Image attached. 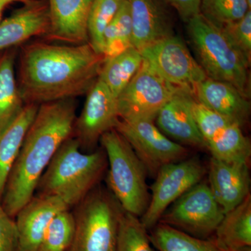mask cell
<instances>
[{
  "label": "cell",
  "instance_id": "31",
  "mask_svg": "<svg viewBox=\"0 0 251 251\" xmlns=\"http://www.w3.org/2000/svg\"><path fill=\"white\" fill-rule=\"evenodd\" d=\"M191 106L195 121L206 145L226 127L234 124L193 98Z\"/></svg>",
  "mask_w": 251,
  "mask_h": 251
},
{
  "label": "cell",
  "instance_id": "29",
  "mask_svg": "<svg viewBox=\"0 0 251 251\" xmlns=\"http://www.w3.org/2000/svg\"><path fill=\"white\" fill-rule=\"evenodd\" d=\"M75 230L72 211L66 210L57 214L48 227L36 251H68Z\"/></svg>",
  "mask_w": 251,
  "mask_h": 251
},
{
  "label": "cell",
  "instance_id": "33",
  "mask_svg": "<svg viewBox=\"0 0 251 251\" xmlns=\"http://www.w3.org/2000/svg\"><path fill=\"white\" fill-rule=\"evenodd\" d=\"M17 232L14 219L8 215L0 201V251H16Z\"/></svg>",
  "mask_w": 251,
  "mask_h": 251
},
{
  "label": "cell",
  "instance_id": "19",
  "mask_svg": "<svg viewBox=\"0 0 251 251\" xmlns=\"http://www.w3.org/2000/svg\"><path fill=\"white\" fill-rule=\"evenodd\" d=\"M49 29L48 4L44 0L27 3L0 22V51L19 45L34 36L47 35Z\"/></svg>",
  "mask_w": 251,
  "mask_h": 251
},
{
  "label": "cell",
  "instance_id": "5",
  "mask_svg": "<svg viewBox=\"0 0 251 251\" xmlns=\"http://www.w3.org/2000/svg\"><path fill=\"white\" fill-rule=\"evenodd\" d=\"M99 143L108 159L109 191L124 210L141 217L150 201L146 168L128 142L116 129L104 133Z\"/></svg>",
  "mask_w": 251,
  "mask_h": 251
},
{
  "label": "cell",
  "instance_id": "36",
  "mask_svg": "<svg viewBox=\"0 0 251 251\" xmlns=\"http://www.w3.org/2000/svg\"><path fill=\"white\" fill-rule=\"evenodd\" d=\"M236 251H251V247H245L241 248Z\"/></svg>",
  "mask_w": 251,
  "mask_h": 251
},
{
  "label": "cell",
  "instance_id": "21",
  "mask_svg": "<svg viewBox=\"0 0 251 251\" xmlns=\"http://www.w3.org/2000/svg\"><path fill=\"white\" fill-rule=\"evenodd\" d=\"M214 237L225 249L236 251L251 247V196L226 213L216 229Z\"/></svg>",
  "mask_w": 251,
  "mask_h": 251
},
{
  "label": "cell",
  "instance_id": "15",
  "mask_svg": "<svg viewBox=\"0 0 251 251\" xmlns=\"http://www.w3.org/2000/svg\"><path fill=\"white\" fill-rule=\"evenodd\" d=\"M208 184L225 214L228 212L251 194L249 162L224 161L211 157Z\"/></svg>",
  "mask_w": 251,
  "mask_h": 251
},
{
  "label": "cell",
  "instance_id": "10",
  "mask_svg": "<svg viewBox=\"0 0 251 251\" xmlns=\"http://www.w3.org/2000/svg\"><path fill=\"white\" fill-rule=\"evenodd\" d=\"M177 92L143 59L138 72L117 98L120 120L154 121L162 107Z\"/></svg>",
  "mask_w": 251,
  "mask_h": 251
},
{
  "label": "cell",
  "instance_id": "18",
  "mask_svg": "<svg viewBox=\"0 0 251 251\" xmlns=\"http://www.w3.org/2000/svg\"><path fill=\"white\" fill-rule=\"evenodd\" d=\"M193 99L242 128L249 122L250 99L228 82L206 77L198 86Z\"/></svg>",
  "mask_w": 251,
  "mask_h": 251
},
{
  "label": "cell",
  "instance_id": "14",
  "mask_svg": "<svg viewBox=\"0 0 251 251\" xmlns=\"http://www.w3.org/2000/svg\"><path fill=\"white\" fill-rule=\"evenodd\" d=\"M132 46L141 52L156 41L174 35L171 5L166 0H128Z\"/></svg>",
  "mask_w": 251,
  "mask_h": 251
},
{
  "label": "cell",
  "instance_id": "34",
  "mask_svg": "<svg viewBox=\"0 0 251 251\" xmlns=\"http://www.w3.org/2000/svg\"><path fill=\"white\" fill-rule=\"evenodd\" d=\"M186 23L191 18L201 14L200 0H166Z\"/></svg>",
  "mask_w": 251,
  "mask_h": 251
},
{
  "label": "cell",
  "instance_id": "25",
  "mask_svg": "<svg viewBox=\"0 0 251 251\" xmlns=\"http://www.w3.org/2000/svg\"><path fill=\"white\" fill-rule=\"evenodd\" d=\"M242 127L232 124L206 145L211 157L221 161L249 162L250 140L243 133Z\"/></svg>",
  "mask_w": 251,
  "mask_h": 251
},
{
  "label": "cell",
  "instance_id": "13",
  "mask_svg": "<svg viewBox=\"0 0 251 251\" xmlns=\"http://www.w3.org/2000/svg\"><path fill=\"white\" fill-rule=\"evenodd\" d=\"M71 207L62 198L34 195L16 216V251H36L48 227L57 214Z\"/></svg>",
  "mask_w": 251,
  "mask_h": 251
},
{
  "label": "cell",
  "instance_id": "32",
  "mask_svg": "<svg viewBox=\"0 0 251 251\" xmlns=\"http://www.w3.org/2000/svg\"><path fill=\"white\" fill-rule=\"evenodd\" d=\"M236 50L251 65V10L235 22L218 27Z\"/></svg>",
  "mask_w": 251,
  "mask_h": 251
},
{
  "label": "cell",
  "instance_id": "37",
  "mask_svg": "<svg viewBox=\"0 0 251 251\" xmlns=\"http://www.w3.org/2000/svg\"><path fill=\"white\" fill-rule=\"evenodd\" d=\"M248 4H249V7L251 9V0H247Z\"/></svg>",
  "mask_w": 251,
  "mask_h": 251
},
{
  "label": "cell",
  "instance_id": "4",
  "mask_svg": "<svg viewBox=\"0 0 251 251\" xmlns=\"http://www.w3.org/2000/svg\"><path fill=\"white\" fill-rule=\"evenodd\" d=\"M187 24L188 36L198 62L206 76L228 82L250 99V64L229 44L219 28L201 14L191 18Z\"/></svg>",
  "mask_w": 251,
  "mask_h": 251
},
{
  "label": "cell",
  "instance_id": "22",
  "mask_svg": "<svg viewBox=\"0 0 251 251\" xmlns=\"http://www.w3.org/2000/svg\"><path fill=\"white\" fill-rule=\"evenodd\" d=\"M143 62L140 51L130 47L112 58L105 59L99 78L117 99L138 72Z\"/></svg>",
  "mask_w": 251,
  "mask_h": 251
},
{
  "label": "cell",
  "instance_id": "26",
  "mask_svg": "<svg viewBox=\"0 0 251 251\" xmlns=\"http://www.w3.org/2000/svg\"><path fill=\"white\" fill-rule=\"evenodd\" d=\"M131 16L128 0H123L116 16L109 24L103 35V55L105 59L122 53L132 46Z\"/></svg>",
  "mask_w": 251,
  "mask_h": 251
},
{
  "label": "cell",
  "instance_id": "30",
  "mask_svg": "<svg viewBox=\"0 0 251 251\" xmlns=\"http://www.w3.org/2000/svg\"><path fill=\"white\" fill-rule=\"evenodd\" d=\"M249 10L247 0H200L201 14L218 27L241 19Z\"/></svg>",
  "mask_w": 251,
  "mask_h": 251
},
{
  "label": "cell",
  "instance_id": "2",
  "mask_svg": "<svg viewBox=\"0 0 251 251\" xmlns=\"http://www.w3.org/2000/svg\"><path fill=\"white\" fill-rule=\"evenodd\" d=\"M76 117L74 99L39 105L1 199V206L13 219L35 195L41 175L61 145L72 136Z\"/></svg>",
  "mask_w": 251,
  "mask_h": 251
},
{
  "label": "cell",
  "instance_id": "1",
  "mask_svg": "<svg viewBox=\"0 0 251 251\" xmlns=\"http://www.w3.org/2000/svg\"><path fill=\"white\" fill-rule=\"evenodd\" d=\"M90 43L58 45L36 42L23 49L20 92L25 104H41L87 94L105 62Z\"/></svg>",
  "mask_w": 251,
  "mask_h": 251
},
{
  "label": "cell",
  "instance_id": "8",
  "mask_svg": "<svg viewBox=\"0 0 251 251\" xmlns=\"http://www.w3.org/2000/svg\"><path fill=\"white\" fill-rule=\"evenodd\" d=\"M144 60L168 84L193 98L196 88L205 80V72L184 41L168 36L141 51Z\"/></svg>",
  "mask_w": 251,
  "mask_h": 251
},
{
  "label": "cell",
  "instance_id": "16",
  "mask_svg": "<svg viewBox=\"0 0 251 251\" xmlns=\"http://www.w3.org/2000/svg\"><path fill=\"white\" fill-rule=\"evenodd\" d=\"M193 97L185 92H176L163 107L156 119L162 133L184 146L207 150L204 138L198 129L191 110Z\"/></svg>",
  "mask_w": 251,
  "mask_h": 251
},
{
  "label": "cell",
  "instance_id": "9",
  "mask_svg": "<svg viewBox=\"0 0 251 251\" xmlns=\"http://www.w3.org/2000/svg\"><path fill=\"white\" fill-rule=\"evenodd\" d=\"M206 173V168L198 156L162 167L151 186L148 209L140 218L145 228L150 230L158 224L166 209L201 182Z\"/></svg>",
  "mask_w": 251,
  "mask_h": 251
},
{
  "label": "cell",
  "instance_id": "24",
  "mask_svg": "<svg viewBox=\"0 0 251 251\" xmlns=\"http://www.w3.org/2000/svg\"><path fill=\"white\" fill-rule=\"evenodd\" d=\"M14 57L9 52L0 57V132L14 121L25 106L15 75Z\"/></svg>",
  "mask_w": 251,
  "mask_h": 251
},
{
  "label": "cell",
  "instance_id": "6",
  "mask_svg": "<svg viewBox=\"0 0 251 251\" xmlns=\"http://www.w3.org/2000/svg\"><path fill=\"white\" fill-rule=\"evenodd\" d=\"M123 211L112 193L98 185L74 206L75 230L68 251H116Z\"/></svg>",
  "mask_w": 251,
  "mask_h": 251
},
{
  "label": "cell",
  "instance_id": "35",
  "mask_svg": "<svg viewBox=\"0 0 251 251\" xmlns=\"http://www.w3.org/2000/svg\"><path fill=\"white\" fill-rule=\"evenodd\" d=\"M41 1V0H0V22H1V15H2L3 11L6 6L16 1H21V2L30 3L33 1Z\"/></svg>",
  "mask_w": 251,
  "mask_h": 251
},
{
  "label": "cell",
  "instance_id": "7",
  "mask_svg": "<svg viewBox=\"0 0 251 251\" xmlns=\"http://www.w3.org/2000/svg\"><path fill=\"white\" fill-rule=\"evenodd\" d=\"M224 215L209 184L201 181L173 202L158 223L205 239L214 237Z\"/></svg>",
  "mask_w": 251,
  "mask_h": 251
},
{
  "label": "cell",
  "instance_id": "12",
  "mask_svg": "<svg viewBox=\"0 0 251 251\" xmlns=\"http://www.w3.org/2000/svg\"><path fill=\"white\" fill-rule=\"evenodd\" d=\"M119 120L117 99L98 78L87 92L82 112L75 119L72 137L82 151L91 152L97 149L104 133L116 128Z\"/></svg>",
  "mask_w": 251,
  "mask_h": 251
},
{
  "label": "cell",
  "instance_id": "27",
  "mask_svg": "<svg viewBox=\"0 0 251 251\" xmlns=\"http://www.w3.org/2000/svg\"><path fill=\"white\" fill-rule=\"evenodd\" d=\"M123 0H94L87 20L88 42L97 53L103 54L105 29L116 16Z\"/></svg>",
  "mask_w": 251,
  "mask_h": 251
},
{
  "label": "cell",
  "instance_id": "20",
  "mask_svg": "<svg viewBox=\"0 0 251 251\" xmlns=\"http://www.w3.org/2000/svg\"><path fill=\"white\" fill-rule=\"evenodd\" d=\"M39 106L36 104H25L24 108L14 121L0 132V201L10 172Z\"/></svg>",
  "mask_w": 251,
  "mask_h": 251
},
{
  "label": "cell",
  "instance_id": "28",
  "mask_svg": "<svg viewBox=\"0 0 251 251\" xmlns=\"http://www.w3.org/2000/svg\"><path fill=\"white\" fill-rule=\"evenodd\" d=\"M148 232L140 218L124 210L119 226L116 251H155Z\"/></svg>",
  "mask_w": 251,
  "mask_h": 251
},
{
  "label": "cell",
  "instance_id": "11",
  "mask_svg": "<svg viewBox=\"0 0 251 251\" xmlns=\"http://www.w3.org/2000/svg\"><path fill=\"white\" fill-rule=\"evenodd\" d=\"M143 162L148 173L156 176L166 165L188 158V149L162 133L153 121L120 120L116 128Z\"/></svg>",
  "mask_w": 251,
  "mask_h": 251
},
{
  "label": "cell",
  "instance_id": "23",
  "mask_svg": "<svg viewBox=\"0 0 251 251\" xmlns=\"http://www.w3.org/2000/svg\"><path fill=\"white\" fill-rule=\"evenodd\" d=\"M151 244L158 251H229L215 237L198 239L158 223L150 229Z\"/></svg>",
  "mask_w": 251,
  "mask_h": 251
},
{
  "label": "cell",
  "instance_id": "3",
  "mask_svg": "<svg viewBox=\"0 0 251 251\" xmlns=\"http://www.w3.org/2000/svg\"><path fill=\"white\" fill-rule=\"evenodd\" d=\"M107 169L108 159L103 148L85 152L72 136L61 145L41 175L36 195L62 198L74 207L100 184Z\"/></svg>",
  "mask_w": 251,
  "mask_h": 251
},
{
  "label": "cell",
  "instance_id": "17",
  "mask_svg": "<svg viewBox=\"0 0 251 251\" xmlns=\"http://www.w3.org/2000/svg\"><path fill=\"white\" fill-rule=\"evenodd\" d=\"M94 0H49L51 41L72 45L88 42L87 20Z\"/></svg>",
  "mask_w": 251,
  "mask_h": 251
}]
</instances>
